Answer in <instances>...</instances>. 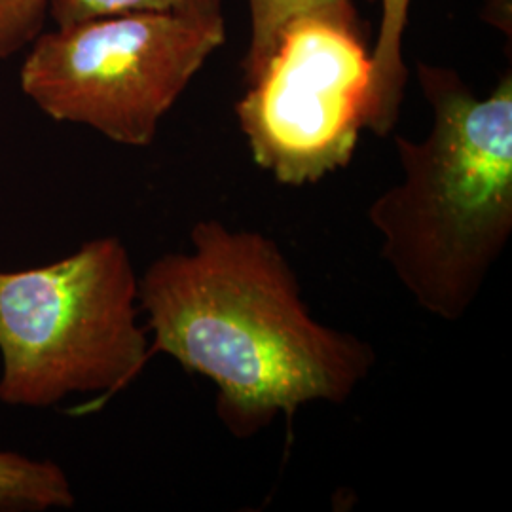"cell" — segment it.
<instances>
[{"label":"cell","mask_w":512,"mask_h":512,"mask_svg":"<svg viewBox=\"0 0 512 512\" xmlns=\"http://www.w3.org/2000/svg\"><path fill=\"white\" fill-rule=\"evenodd\" d=\"M150 359L171 357L215 387V412L236 439L306 404L348 403L376 365L359 336L311 315L293 264L274 239L198 220L190 249L139 275Z\"/></svg>","instance_id":"obj_1"},{"label":"cell","mask_w":512,"mask_h":512,"mask_svg":"<svg viewBox=\"0 0 512 512\" xmlns=\"http://www.w3.org/2000/svg\"><path fill=\"white\" fill-rule=\"evenodd\" d=\"M431 107L420 141L395 137L403 179L366 219L404 293L427 315L458 323L512 236V74L480 97L454 69L418 61Z\"/></svg>","instance_id":"obj_2"},{"label":"cell","mask_w":512,"mask_h":512,"mask_svg":"<svg viewBox=\"0 0 512 512\" xmlns=\"http://www.w3.org/2000/svg\"><path fill=\"white\" fill-rule=\"evenodd\" d=\"M139 275L126 243L101 236L44 266L0 270V403L50 408L97 395L92 412L150 361Z\"/></svg>","instance_id":"obj_3"},{"label":"cell","mask_w":512,"mask_h":512,"mask_svg":"<svg viewBox=\"0 0 512 512\" xmlns=\"http://www.w3.org/2000/svg\"><path fill=\"white\" fill-rule=\"evenodd\" d=\"M226 42L224 16L129 12L42 31L19 71L23 95L55 122L124 147L154 143L205 61Z\"/></svg>","instance_id":"obj_4"},{"label":"cell","mask_w":512,"mask_h":512,"mask_svg":"<svg viewBox=\"0 0 512 512\" xmlns=\"http://www.w3.org/2000/svg\"><path fill=\"white\" fill-rule=\"evenodd\" d=\"M236 118L251 158L283 186H310L348 167L374 131L372 61L365 31L300 16L245 82Z\"/></svg>","instance_id":"obj_5"},{"label":"cell","mask_w":512,"mask_h":512,"mask_svg":"<svg viewBox=\"0 0 512 512\" xmlns=\"http://www.w3.org/2000/svg\"><path fill=\"white\" fill-rule=\"evenodd\" d=\"M380 4L382 19L376 44L370 50L372 61V103L374 135L387 137L399 122L403 109L408 67L404 63L403 38L412 0H366Z\"/></svg>","instance_id":"obj_6"},{"label":"cell","mask_w":512,"mask_h":512,"mask_svg":"<svg viewBox=\"0 0 512 512\" xmlns=\"http://www.w3.org/2000/svg\"><path fill=\"white\" fill-rule=\"evenodd\" d=\"M74 505L73 482L57 461L0 448V512L71 511Z\"/></svg>","instance_id":"obj_7"},{"label":"cell","mask_w":512,"mask_h":512,"mask_svg":"<svg viewBox=\"0 0 512 512\" xmlns=\"http://www.w3.org/2000/svg\"><path fill=\"white\" fill-rule=\"evenodd\" d=\"M251 37L241 61L243 80L255 76L277 46L283 29L300 16H325L363 31L359 12L351 0H249Z\"/></svg>","instance_id":"obj_8"},{"label":"cell","mask_w":512,"mask_h":512,"mask_svg":"<svg viewBox=\"0 0 512 512\" xmlns=\"http://www.w3.org/2000/svg\"><path fill=\"white\" fill-rule=\"evenodd\" d=\"M129 12L173 14L192 18H220L222 0H50L48 16L55 27Z\"/></svg>","instance_id":"obj_9"},{"label":"cell","mask_w":512,"mask_h":512,"mask_svg":"<svg viewBox=\"0 0 512 512\" xmlns=\"http://www.w3.org/2000/svg\"><path fill=\"white\" fill-rule=\"evenodd\" d=\"M50 0H0V59L27 48L44 31Z\"/></svg>","instance_id":"obj_10"}]
</instances>
